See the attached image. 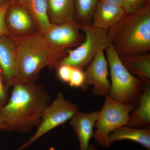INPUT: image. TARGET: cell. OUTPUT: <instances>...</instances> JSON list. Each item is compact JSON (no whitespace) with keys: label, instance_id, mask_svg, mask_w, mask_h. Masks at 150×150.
Listing matches in <instances>:
<instances>
[{"label":"cell","instance_id":"cell-1","mask_svg":"<svg viewBox=\"0 0 150 150\" xmlns=\"http://www.w3.org/2000/svg\"><path fill=\"white\" fill-rule=\"evenodd\" d=\"M6 103L0 108L7 131L26 133L38 126L51 103L48 91L35 82H17L12 87Z\"/></svg>","mask_w":150,"mask_h":150},{"label":"cell","instance_id":"cell-2","mask_svg":"<svg viewBox=\"0 0 150 150\" xmlns=\"http://www.w3.org/2000/svg\"><path fill=\"white\" fill-rule=\"evenodd\" d=\"M110 44L118 56H131L150 51V2L127 14L107 31Z\"/></svg>","mask_w":150,"mask_h":150},{"label":"cell","instance_id":"cell-3","mask_svg":"<svg viewBox=\"0 0 150 150\" xmlns=\"http://www.w3.org/2000/svg\"><path fill=\"white\" fill-rule=\"evenodd\" d=\"M10 36L16 49L17 82H35L41 70L46 67L56 69L63 59L49 47L40 33Z\"/></svg>","mask_w":150,"mask_h":150},{"label":"cell","instance_id":"cell-4","mask_svg":"<svg viewBox=\"0 0 150 150\" xmlns=\"http://www.w3.org/2000/svg\"><path fill=\"white\" fill-rule=\"evenodd\" d=\"M105 51L111 78L110 90L108 96L114 100L135 108L146 83L126 69L111 44Z\"/></svg>","mask_w":150,"mask_h":150},{"label":"cell","instance_id":"cell-5","mask_svg":"<svg viewBox=\"0 0 150 150\" xmlns=\"http://www.w3.org/2000/svg\"><path fill=\"white\" fill-rule=\"evenodd\" d=\"M80 29L83 31L84 40L74 49H68L67 56L58 66L67 65L84 70L98 52L110 46L106 30L96 27L92 23L81 25Z\"/></svg>","mask_w":150,"mask_h":150},{"label":"cell","instance_id":"cell-6","mask_svg":"<svg viewBox=\"0 0 150 150\" xmlns=\"http://www.w3.org/2000/svg\"><path fill=\"white\" fill-rule=\"evenodd\" d=\"M105 97L95 124L96 129L93 137L98 144L108 148L111 145L108 140L109 135L118 128L126 126L129 115L135 108L114 100L108 96Z\"/></svg>","mask_w":150,"mask_h":150},{"label":"cell","instance_id":"cell-7","mask_svg":"<svg viewBox=\"0 0 150 150\" xmlns=\"http://www.w3.org/2000/svg\"><path fill=\"white\" fill-rule=\"evenodd\" d=\"M79 111L76 104L66 99L62 93L46 107L35 134L17 150H23L43 135L69 120Z\"/></svg>","mask_w":150,"mask_h":150},{"label":"cell","instance_id":"cell-8","mask_svg":"<svg viewBox=\"0 0 150 150\" xmlns=\"http://www.w3.org/2000/svg\"><path fill=\"white\" fill-rule=\"evenodd\" d=\"M80 26L75 20L62 24L52 23L42 35L49 47L64 59L68 49L77 47L84 40Z\"/></svg>","mask_w":150,"mask_h":150},{"label":"cell","instance_id":"cell-9","mask_svg":"<svg viewBox=\"0 0 150 150\" xmlns=\"http://www.w3.org/2000/svg\"><path fill=\"white\" fill-rule=\"evenodd\" d=\"M85 70V80L81 89L86 91L93 85L92 92L99 96H108L110 90V83L108 76V66L104 51L98 52Z\"/></svg>","mask_w":150,"mask_h":150},{"label":"cell","instance_id":"cell-10","mask_svg":"<svg viewBox=\"0 0 150 150\" xmlns=\"http://www.w3.org/2000/svg\"><path fill=\"white\" fill-rule=\"evenodd\" d=\"M5 21L11 35L24 36L38 32L29 12L19 3L10 2L6 12Z\"/></svg>","mask_w":150,"mask_h":150},{"label":"cell","instance_id":"cell-11","mask_svg":"<svg viewBox=\"0 0 150 150\" xmlns=\"http://www.w3.org/2000/svg\"><path fill=\"white\" fill-rule=\"evenodd\" d=\"M0 74L8 88L18 82L16 49L10 36L0 35Z\"/></svg>","mask_w":150,"mask_h":150},{"label":"cell","instance_id":"cell-12","mask_svg":"<svg viewBox=\"0 0 150 150\" xmlns=\"http://www.w3.org/2000/svg\"><path fill=\"white\" fill-rule=\"evenodd\" d=\"M98 114L97 111L88 113L79 111L70 120V125L77 135L79 150H88Z\"/></svg>","mask_w":150,"mask_h":150},{"label":"cell","instance_id":"cell-13","mask_svg":"<svg viewBox=\"0 0 150 150\" xmlns=\"http://www.w3.org/2000/svg\"><path fill=\"white\" fill-rule=\"evenodd\" d=\"M126 14L121 7L98 1L92 23L96 27L107 31Z\"/></svg>","mask_w":150,"mask_h":150},{"label":"cell","instance_id":"cell-14","mask_svg":"<svg viewBox=\"0 0 150 150\" xmlns=\"http://www.w3.org/2000/svg\"><path fill=\"white\" fill-rule=\"evenodd\" d=\"M124 67L129 72L150 84V53L119 56Z\"/></svg>","mask_w":150,"mask_h":150},{"label":"cell","instance_id":"cell-15","mask_svg":"<svg viewBox=\"0 0 150 150\" xmlns=\"http://www.w3.org/2000/svg\"><path fill=\"white\" fill-rule=\"evenodd\" d=\"M46 2L51 23L62 24L74 20V0H46Z\"/></svg>","mask_w":150,"mask_h":150},{"label":"cell","instance_id":"cell-16","mask_svg":"<svg viewBox=\"0 0 150 150\" xmlns=\"http://www.w3.org/2000/svg\"><path fill=\"white\" fill-rule=\"evenodd\" d=\"M126 126L150 127V84H146L138 105L129 115Z\"/></svg>","mask_w":150,"mask_h":150},{"label":"cell","instance_id":"cell-17","mask_svg":"<svg viewBox=\"0 0 150 150\" xmlns=\"http://www.w3.org/2000/svg\"><path fill=\"white\" fill-rule=\"evenodd\" d=\"M110 144L121 140H130L137 142L147 150H150V127L137 129L134 127L122 126L109 135Z\"/></svg>","mask_w":150,"mask_h":150},{"label":"cell","instance_id":"cell-18","mask_svg":"<svg viewBox=\"0 0 150 150\" xmlns=\"http://www.w3.org/2000/svg\"><path fill=\"white\" fill-rule=\"evenodd\" d=\"M35 21L38 32L43 34L52 23L48 18L46 0H23L21 3Z\"/></svg>","mask_w":150,"mask_h":150},{"label":"cell","instance_id":"cell-19","mask_svg":"<svg viewBox=\"0 0 150 150\" xmlns=\"http://www.w3.org/2000/svg\"><path fill=\"white\" fill-rule=\"evenodd\" d=\"M98 0H74V20L80 25L90 23Z\"/></svg>","mask_w":150,"mask_h":150},{"label":"cell","instance_id":"cell-20","mask_svg":"<svg viewBox=\"0 0 150 150\" xmlns=\"http://www.w3.org/2000/svg\"><path fill=\"white\" fill-rule=\"evenodd\" d=\"M85 80V74L83 69L73 67L69 84L72 87L81 89Z\"/></svg>","mask_w":150,"mask_h":150},{"label":"cell","instance_id":"cell-21","mask_svg":"<svg viewBox=\"0 0 150 150\" xmlns=\"http://www.w3.org/2000/svg\"><path fill=\"white\" fill-rule=\"evenodd\" d=\"M150 0H123V8L129 14L135 12L146 5Z\"/></svg>","mask_w":150,"mask_h":150},{"label":"cell","instance_id":"cell-22","mask_svg":"<svg viewBox=\"0 0 150 150\" xmlns=\"http://www.w3.org/2000/svg\"><path fill=\"white\" fill-rule=\"evenodd\" d=\"M10 2L6 1L0 7V35L11 36L10 33L7 28L5 24V15Z\"/></svg>","mask_w":150,"mask_h":150},{"label":"cell","instance_id":"cell-23","mask_svg":"<svg viewBox=\"0 0 150 150\" xmlns=\"http://www.w3.org/2000/svg\"><path fill=\"white\" fill-rule=\"evenodd\" d=\"M73 67L69 65L62 64L56 68L57 75L59 79L65 83L69 84Z\"/></svg>","mask_w":150,"mask_h":150},{"label":"cell","instance_id":"cell-24","mask_svg":"<svg viewBox=\"0 0 150 150\" xmlns=\"http://www.w3.org/2000/svg\"><path fill=\"white\" fill-rule=\"evenodd\" d=\"M8 88L0 74V108L6 104L8 100Z\"/></svg>","mask_w":150,"mask_h":150},{"label":"cell","instance_id":"cell-25","mask_svg":"<svg viewBox=\"0 0 150 150\" xmlns=\"http://www.w3.org/2000/svg\"><path fill=\"white\" fill-rule=\"evenodd\" d=\"M98 1L123 8V0H98Z\"/></svg>","mask_w":150,"mask_h":150},{"label":"cell","instance_id":"cell-26","mask_svg":"<svg viewBox=\"0 0 150 150\" xmlns=\"http://www.w3.org/2000/svg\"><path fill=\"white\" fill-rule=\"evenodd\" d=\"M7 127L6 124L4 120L0 110V131H7Z\"/></svg>","mask_w":150,"mask_h":150},{"label":"cell","instance_id":"cell-27","mask_svg":"<svg viewBox=\"0 0 150 150\" xmlns=\"http://www.w3.org/2000/svg\"><path fill=\"white\" fill-rule=\"evenodd\" d=\"M88 150H100L95 145L93 144L90 145L89 146Z\"/></svg>","mask_w":150,"mask_h":150},{"label":"cell","instance_id":"cell-28","mask_svg":"<svg viewBox=\"0 0 150 150\" xmlns=\"http://www.w3.org/2000/svg\"><path fill=\"white\" fill-rule=\"evenodd\" d=\"M6 1H8L11 3H21L23 0H6Z\"/></svg>","mask_w":150,"mask_h":150},{"label":"cell","instance_id":"cell-29","mask_svg":"<svg viewBox=\"0 0 150 150\" xmlns=\"http://www.w3.org/2000/svg\"><path fill=\"white\" fill-rule=\"evenodd\" d=\"M6 0H0V7L4 4V2Z\"/></svg>","mask_w":150,"mask_h":150}]
</instances>
